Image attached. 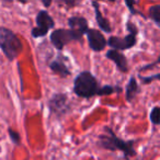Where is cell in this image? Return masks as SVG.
<instances>
[{
    "mask_svg": "<svg viewBox=\"0 0 160 160\" xmlns=\"http://www.w3.org/2000/svg\"><path fill=\"white\" fill-rule=\"evenodd\" d=\"M99 142H100V146L105 149L122 151L125 157H126V159H128L132 156H135V150L133 148V145L135 142V140L125 142V140L118 138L113 133V131L111 128H109V127H105L104 134L100 135Z\"/></svg>",
    "mask_w": 160,
    "mask_h": 160,
    "instance_id": "6da1fadb",
    "label": "cell"
},
{
    "mask_svg": "<svg viewBox=\"0 0 160 160\" xmlns=\"http://www.w3.org/2000/svg\"><path fill=\"white\" fill-rule=\"evenodd\" d=\"M99 86L94 76L89 71H82L73 81V91L80 98L89 99L98 93Z\"/></svg>",
    "mask_w": 160,
    "mask_h": 160,
    "instance_id": "7a4b0ae2",
    "label": "cell"
},
{
    "mask_svg": "<svg viewBox=\"0 0 160 160\" xmlns=\"http://www.w3.org/2000/svg\"><path fill=\"white\" fill-rule=\"evenodd\" d=\"M0 48L9 60H13L22 52V43L19 38L3 27H0Z\"/></svg>",
    "mask_w": 160,
    "mask_h": 160,
    "instance_id": "3957f363",
    "label": "cell"
},
{
    "mask_svg": "<svg viewBox=\"0 0 160 160\" xmlns=\"http://www.w3.org/2000/svg\"><path fill=\"white\" fill-rule=\"evenodd\" d=\"M127 31L128 34L124 38H118V36H111L107 42V45L113 47L115 51H124L131 47L135 46L137 41V28L135 24L131 22H127Z\"/></svg>",
    "mask_w": 160,
    "mask_h": 160,
    "instance_id": "277c9868",
    "label": "cell"
},
{
    "mask_svg": "<svg viewBox=\"0 0 160 160\" xmlns=\"http://www.w3.org/2000/svg\"><path fill=\"white\" fill-rule=\"evenodd\" d=\"M82 38H80L79 35L72 32L71 30L66 29H58L55 30L53 33L51 34V42L54 46L57 49H62L65 45L68 43L72 42V41H80Z\"/></svg>",
    "mask_w": 160,
    "mask_h": 160,
    "instance_id": "5b68a950",
    "label": "cell"
},
{
    "mask_svg": "<svg viewBox=\"0 0 160 160\" xmlns=\"http://www.w3.org/2000/svg\"><path fill=\"white\" fill-rule=\"evenodd\" d=\"M36 24H38V27L32 30V36L35 38L46 35L47 32L52 28H54L55 22L52 19V17L48 14V12L45 11V10H42L36 16Z\"/></svg>",
    "mask_w": 160,
    "mask_h": 160,
    "instance_id": "8992f818",
    "label": "cell"
},
{
    "mask_svg": "<svg viewBox=\"0 0 160 160\" xmlns=\"http://www.w3.org/2000/svg\"><path fill=\"white\" fill-rule=\"evenodd\" d=\"M88 36V42H89V46L92 51L94 52H100L103 51L107 46V40L102 35L100 31L94 29H90L87 31Z\"/></svg>",
    "mask_w": 160,
    "mask_h": 160,
    "instance_id": "52a82bcc",
    "label": "cell"
},
{
    "mask_svg": "<svg viewBox=\"0 0 160 160\" xmlns=\"http://www.w3.org/2000/svg\"><path fill=\"white\" fill-rule=\"evenodd\" d=\"M49 108L52 112L57 115H62L69 110V104L67 102L66 94H55L49 101Z\"/></svg>",
    "mask_w": 160,
    "mask_h": 160,
    "instance_id": "ba28073f",
    "label": "cell"
},
{
    "mask_svg": "<svg viewBox=\"0 0 160 160\" xmlns=\"http://www.w3.org/2000/svg\"><path fill=\"white\" fill-rule=\"evenodd\" d=\"M68 25L70 27V29L72 32H75L77 35H79L80 38H82L85 35V33H87L88 29V22L85 18L82 17H71L68 20Z\"/></svg>",
    "mask_w": 160,
    "mask_h": 160,
    "instance_id": "9c48e42d",
    "label": "cell"
},
{
    "mask_svg": "<svg viewBox=\"0 0 160 160\" xmlns=\"http://www.w3.org/2000/svg\"><path fill=\"white\" fill-rule=\"evenodd\" d=\"M107 57L112 59L115 62L116 67L120 69L122 72H127L128 71V65H127V59L122 53L115 49H111L107 53Z\"/></svg>",
    "mask_w": 160,
    "mask_h": 160,
    "instance_id": "30bf717a",
    "label": "cell"
},
{
    "mask_svg": "<svg viewBox=\"0 0 160 160\" xmlns=\"http://www.w3.org/2000/svg\"><path fill=\"white\" fill-rule=\"evenodd\" d=\"M49 67H51V69L54 72L58 73V75L62 76V77H67V76L70 75L69 68L67 67L66 62H64V58H62V57L56 58L54 62H52Z\"/></svg>",
    "mask_w": 160,
    "mask_h": 160,
    "instance_id": "8fae6325",
    "label": "cell"
},
{
    "mask_svg": "<svg viewBox=\"0 0 160 160\" xmlns=\"http://www.w3.org/2000/svg\"><path fill=\"white\" fill-rule=\"evenodd\" d=\"M92 5H93V7H94V12H96V19H97V22H98L99 27H100V29L103 30L104 32H107V33H110V32L112 31L111 25H110L109 21H108L107 19H104V17L102 16V13H101V10H100V7H99L98 2L93 1V2H92Z\"/></svg>",
    "mask_w": 160,
    "mask_h": 160,
    "instance_id": "7c38bea8",
    "label": "cell"
},
{
    "mask_svg": "<svg viewBox=\"0 0 160 160\" xmlns=\"http://www.w3.org/2000/svg\"><path fill=\"white\" fill-rule=\"evenodd\" d=\"M139 91V88H138V85H137V81L134 77L131 78L129 80L128 85L126 87V99L127 101H132L134 98L136 97L137 92Z\"/></svg>",
    "mask_w": 160,
    "mask_h": 160,
    "instance_id": "4fadbf2b",
    "label": "cell"
},
{
    "mask_svg": "<svg viewBox=\"0 0 160 160\" xmlns=\"http://www.w3.org/2000/svg\"><path fill=\"white\" fill-rule=\"evenodd\" d=\"M149 13H150V18L155 21L157 24H160V6L156 5L149 9Z\"/></svg>",
    "mask_w": 160,
    "mask_h": 160,
    "instance_id": "5bb4252c",
    "label": "cell"
},
{
    "mask_svg": "<svg viewBox=\"0 0 160 160\" xmlns=\"http://www.w3.org/2000/svg\"><path fill=\"white\" fill-rule=\"evenodd\" d=\"M150 121L153 125H158L160 121V109L159 107H155L150 112Z\"/></svg>",
    "mask_w": 160,
    "mask_h": 160,
    "instance_id": "9a60e30c",
    "label": "cell"
},
{
    "mask_svg": "<svg viewBox=\"0 0 160 160\" xmlns=\"http://www.w3.org/2000/svg\"><path fill=\"white\" fill-rule=\"evenodd\" d=\"M115 91V88L111 87V86H104L102 88H99L98 93L99 96H109V94H112L113 92Z\"/></svg>",
    "mask_w": 160,
    "mask_h": 160,
    "instance_id": "2e32d148",
    "label": "cell"
},
{
    "mask_svg": "<svg viewBox=\"0 0 160 160\" xmlns=\"http://www.w3.org/2000/svg\"><path fill=\"white\" fill-rule=\"evenodd\" d=\"M9 135H10V137H11V140L14 142V144H17V145L20 144V135H19L16 131L9 128Z\"/></svg>",
    "mask_w": 160,
    "mask_h": 160,
    "instance_id": "e0dca14e",
    "label": "cell"
},
{
    "mask_svg": "<svg viewBox=\"0 0 160 160\" xmlns=\"http://www.w3.org/2000/svg\"><path fill=\"white\" fill-rule=\"evenodd\" d=\"M153 78H156V79H158L159 78V75H156L155 77H147V78H142V80L144 81V82H149V81H151V80H153Z\"/></svg>",
    "mask_w": 160,
    "mask_h": 160,
    "instance_id": "ac0fdd59",
    "label": "cell"
},
{
    "mask_svg": "<svg viewBox=\"0 0 160 160\" xmlns=\"http://www.w3.org/2000/svg\"><path fill=\"white\" fill-rule=\"evenodd\" d=\"M42 3L45 6V7H49V6H51V3H52V1H43Z\"/></svg>",
    "mask_w": 160,
    "mask_h": 160,
    "instance_id": "d6986e66",
    "label": "cell"
}]
</instances>
